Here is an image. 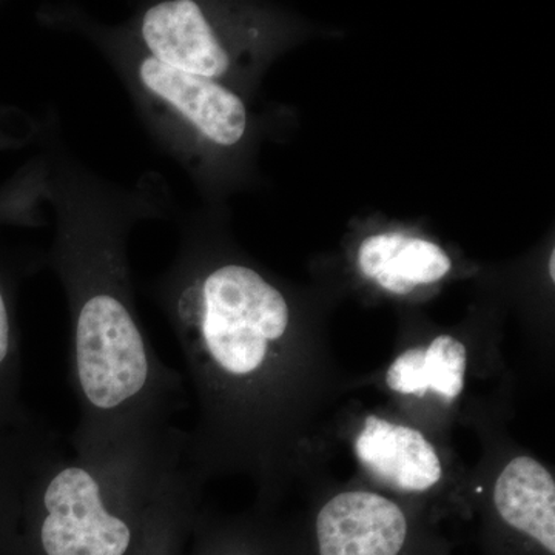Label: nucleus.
Masks as SVG:
<instances>
[{"instance_id": "6e6552de", "label": "nucleus", "mask_w": 555, "mask_h": 555, "mask_svg": "<svg viewBox=\"0 0 555 555\" xmlns=\"http://www.w3.org/2000/svg\"><path fill=\"white\" fill-rule=\"evenodd\" d=\"M494 503L511 528L555 554V481L542 463L517 456L495 481Z\"/></svg>"}, {"instance_id": "20e7f679", "label": "nucleus", "mask_w": 555, "mask_h": 555, "mask_svg": "<svg viewBox=\"0 0 555 555\" xmlns=\"http://www.w3.org/2000/svg\"><path fill=\"white\" fill-rule=\"evenodd\" d=\"M42 21L82 36L100 51L150 138L195 181L206 184L219 163L246 144L250 115L238 91L164 64L124 24H105L78 7H50Z\"/></svg>"}, {"instance_id": "f8f14e48", "label": "nucleus", "mask_w": 555, "mask_h": 555, "mask_svg": "<svg viewBox=\"0 0 555 555\" xmlns=\"http://www.w3.org/2000/svg\"><path fill=\"white\" fill-rule=\"evenodd\" d=\"M550 270H551V278H553V281H554L555 280V251H553V255H551Z\"/></svg>"}, {"instance_id": "f257e3e1", "label": "nucleus", "mask_w": 555, "mask_h": 555, "mask_svg": "<svg viewBox=\"0 0 555 555\" xmlns=\"http://www.w3.org/2000/svg\"><path fill=\"white\" fill-rule=\"evenodd\" d=\"M43 160L54 228L47 259L72 321L73 455L158 447L177 430L184 389L139 320L127 247L139 222L169 217L170 190L150 171L133 188L100 177L68 152L51 118Z\"/></svg>"}, {"instance_id": "9b49d317", "label": "nucleus", "mask_w": 555, "mask_h": 555, "mask_svg": "<svg viewBox=\"0 0 555 555\" xmlns=\"http://www.w3.org/2000/svg\"><path fill=\"white\" fill-rule=\"evenodd\" d=\"M20 350L9 288L0 280V430L31 422L20 401Z\"/></svg>"}, {"instance_id": "ddd939ff", "label": "nucleus", "mask_w": 555, "mask_h": 555, "mask_svg": "<svg viewBox=\"0 0 555 555\" xmlns=\"http://www.w3.org/2000/svg\"><path fill=\"white\" fill-rule=\"evenodd\" d=\"M235 555H238V554H235Z\"/></svg>"}, {"instance_id": "1a4fd4ad", "label": "nucleus", "mask_w": 555, "mask_h": 555, "mask_svg": "<svg viewBox=\"0 0 555 555\" xmlns=\"http://www.w3.org/2000/svg\"><path fill=\"white\" fill-rule=\"evenodd\" d=\"M358 266L386 291L406 295L416 286L447 276L452 261L443 248L430 241L390 232L369 236L361 243Z\"/></svg>"}, {"instance_id": "39448f33", "label": "nucleus", "mask_w": 555, "mask_h": 555, "mask_svg": "<svg viewBox=\"0 0 555 555\" xmlns=\"http://www.w3.org/2000/svg\"><path fill=\"white\" fill-rule=\"evenodd\" d=\"M122 24L156 60L228 89L254 72L269 43L261 17L198 0L141 3Z\"/></svg>"}, {"instance_id": "9d476101", "label": "nucleus", "mask_w": 555, "mask_h": 555, "mask_svg": "<svg viewBox=\"0 0 555 555\" xmlns=\"http://www.w3.org/2000/svg\"><path fill=\"white\" fill-rule=\"evenodd\" d=\"M466 347L451 335H440L427 349L406 350L390 364L386 383L403 396H425L427 390L452 401L465 387Z\"/></svg>"}, {"instance_id": "423d86ee", "label": "nucleus", "mask_w": 555, "mask_h": 555, "mask_svg": "<svg viewBox=\"0 0 555 555\" xmlns=\"http://www.w3.org/2000/svg\"><path fill=\"white\" fill-rule=\"evenodd\" d=\"M406 537L401 507L375 492H341L317 517L320 555H398Z\"/></svg>"}, {"instance_id": "f03ea898", "label": "nucleus", "mask_w": 555, "mask_h": 555, "mask_svg": "<svg viewBox=\"0 0 555 555\" xmlns=\"http://www.w3.org/2000/svg\"><path fill=\"white\" fill-rule=\"evenodd\" d=\"M169 321L201 396V425L185 434L184 462L203 474L246 389L268 377L291 328L284 292L238 259L219 258L195 224L182 225L169 268L147 288Z\"/></svg>"}, {"instance_id": "7ed1b4c3", "label": "nucleus", "mask_w": 555, "mask_h": 555, "mask_svg": "<svg viewBox=\"0 0 555 555\" xmlns=\"http://www.w3.org/2000/svg\"><path fill=\"white\" fill-rule=\"evenodd\" d=\"M185 434L158 447L83 460L51 456L33 478L21 524L33 555H130L181 473Z\"/></svg>"}, {"instance_id": "0eeeda50", "label": "nucleus", "mask_w": 555, "mask_h": 555, "mask_svg": "<svg viewBox=\"0 0 555 555\" xmlns=\"http://www.w3.org/2000/svg\"><path fill=\"white\" fill-rule=\"evenodd\" d=\"M356 452L372 476L397 491L423 492L441 478L436 448L420 430L393 425L377 415L364 420L357 436Z\"/></svg>"}]
</instances>
